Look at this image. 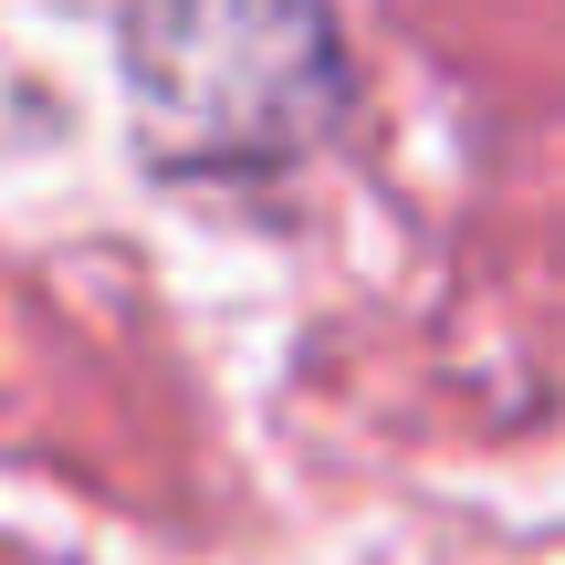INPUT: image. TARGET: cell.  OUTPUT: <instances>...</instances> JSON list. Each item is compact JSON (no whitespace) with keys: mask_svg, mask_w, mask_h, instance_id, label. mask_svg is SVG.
Masks as SVG:
<instances>
[{"mask_svg":"<svg viewBox=\"0 0 565 565\" xmlns=\"http://www.w3.org/2000/svg\"><path fill=\"white\" fill-rule=\"evenodd\" d=\"M116 84L137 158L210 189L282 179L356 116L335 0H126Z\"/></svg>","mask_w":565,"mask_h":565,"instance_id":"1","label":"cell"}]
</instances>
